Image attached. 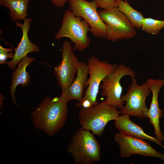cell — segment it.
<instances>
[{
	"label": "cell",
	"instance_id": "16",
	"mask_svg": "<svg viewBox=\"0 0 164 164\" xmlns=\"http://www.w3.org/2000/svg\"><path fill=\"white\" fill-rule=\"evenodd\" d=\"M35 60L33 57L26 56L18 63L17 67L12 73L11 83L10 87V96L13 102L18 105L16 101L15 92L17 86L20 84L21 87L27 86L30 83L29 73L26 68Z\"/></svg>",
	"mask_w": 164,
	"mask_h": 164
},
{
	"label": "cell",
	"instance_id": "19",
	"mask_svg": "<svg viewBox=\"0 0 164 164\" xmlns=\"http://www.w3.org/2000/svg\"><path fill=\"white\" fill-rule=\"evenodd\" d=\"M164 28V20H160L151 18H144L142 21L141 29L148 33L157 35Z\"/></svg>",
	"mask_w": 164,
	"mask_h": 164
},
{
	"label": "cell",
	"instance_id": "6",
	"mask_svg": "<svg viewBox=\"0 0 164 164\" xmlns=\"http://www.w3.org/2000/svg\"><path fill=\"white\" fill-rule=\"evenodd\" d=\"M101 19L106 26V39L116 42L128 39L136 35V28L118 7L98 11Z\"/></svg>",
	"mask_w": 164,
	"mask_h": 164
},
{
	"label": "cell",
	"instance_id": "18",
	"mask_svg": "<svg viewBox=\"0 0 164 164\" xmlns=\"http://www.w3.org/2000/svg\"><path fill=\"white\" fill-rule=\"evenodd\" d=\"M118 8L136 29H141L142 22L144 18L142 13L133 8L127 1L120 0Z\"/></svg>",
	"mask_w": 164,
	"mask_h": 164
},
{
	"label": "cell",
	"instance_id": "21",
	"mask_svg": "<svg viewBox=\"0 0 164 164\" xmlns=\"http://www.w3.org/2000/svg\"><path fill=\"white\" fill-rule=\"evenodd\" d=\"M11 48H7L0 45V64H7V60L8 58H12L14 53L12 52Z\"/></svg>",
	"mask_w": 164,
	"mask_h": 164
},
{
	"label": "cell",
	"instance_id": "1",
	"mask_svg": "<svg viewBox=\"0 0 164 164\" xmlns=\"http://www.w3.org/2000/svg\"><path fill=\"white\" fill-rule=\"evenodd\" d=\"M68 102L60 95L53 98L45 97L31 114L35 128L42 130L50 136L58 132L67 119Z\"/></svg>",
	"mask_w": 164,
	"mask_h": 164
},
{
	"label": "cell",
	"instance_id": "14",
	"mask_svg": "<svg viewBox=\"0 0 164 164\" xmlns=\"http://www.w3.org/2000/svg\"><path fill=\"white\" fill-rule=\"evenodd\" d=\"M88 74L87 64L79 62L75 80L67 88L62 91L60 96L68 102L72 100L80 101L84 96Z\"/></svg>",
	"mask_w": 164,
	"mask_h": 164
},
{
	"label": "cell",
	"instance_id": "5",
	"mask_svg": "<svg viewBox=\"0 0 164 164\" xmlns=\"http://www.w3.org/2000/svg\"><path fill=\"white\" fill-rule=\"evenodd\" d=\"M80 17L76 16L69 9L64 13L60 29L55 36L56 39L69 38L73 43L74 50L82 52L90 45L87 33L90 30L88 23Z\"/></svg>",
	"mask_w": 164,
	"mask_h": 164
},
{
	"label": "cell",
	"instance_id": "2",
	"mask_svg": "<svg viewBox=\"0 0 164 164\" xmlns=\"http://www.w3.org/2000/svg\"><path fill=\"white\" fill-rule=\"evenodd\" d=\"M94 134L82 127L72 135L67 151L75 164H92L101 158V146Z\"/></svg>",
	"mask_w": 164,
	"mask_h": 164
},
{
	"label": "cell",
	"instance_id": "22",
	"mask_svg": "<svg viewBox=\"0 0 164 164\" xmlns=\"http://www.w3.org/2000/svg\"><path fill=\"white\" fill-rule=\"evenodd\" d=\"M52 3L55 6L58 7H63L68 2L67 0H50Z\"/></svg>",
	"mask_w": 164,
	"mask_h": 164
},
{
	"label": "cell",
	"instance_id": "12",
	"mask_svg": "<svg viewBox=\"0 0 164 164\" xmlns=\"http://www.w3.org/2000/svg\"><path fill=\"white\" fill-rule=\"evenodd\" d=\"M152 93L151 102L148 112V118L154 129L156 138L161 143L164 137L160 130L159 119L163 116V111L159 108L158 95L161 88L164 86V79L149 78L146 80Z\"/></svg>",
	"mask_w": 164,
	"mask_h": 164
},
{
	"label": "cell",
	"instance_id": "23",
	"mask_svg": "<svg viewBox=\"0 0 164 164\" xmlns=\"http://www.w3.org/2000/svg\"><path fill=\"white\" fill-rule=\"evenodd\" d=\"M123 0L125 1H126L127 0Z\"/></svg>",
	"mask_w": 164,
	"mask_h": 164
},
{
	"label": "cell",
	"instance_id": "4",
	"mask_svg": "<svg viewBox=\"0 0 164 164\" xmlns=\"http://www.w3.org/2000/svg\"><path fill=\"white\" fill-rule=\"evenodd\" d=\"M119 114L118 109L104 101L91 108L80 107L78 121L82 128L100 136L108 122L115 121Z\"/></svg>",
	"mask_w": 164,
	"mask_h": 164
},
{
	"label": "cell",
	"instance_id": "24",
	"mask_svg": "<svg viewBox=\"0 0 164 164\" xmlns=\"http://www.w3.org/2000/svg\"></svg>",
	"mask_w": 164,
	"mask_h": 164
},
{
	"label": "cell",
	"instance_id": "9",
	"mask_svg": "<svg viewBox=\"0 0 164 164\" xmlns=\"http://www.w3.org/2000/svg\"><path fill=\"white\" fill-rule=\"evenodd\" d=\"M69 9L76 16L85 20L95 37L106 39V26L100 17L95 2L86 0H67Z\"/></svg>",
	"mask_w": 164,
	"mask_h": 164
},
{
	"label": "cell",
	"instance_id": "10",
	"mask_svg": "<svg viewBox=\"0 0 164 164\" xmlns=\"http://www.w3.org/2000/svg\"><path fill=\"white\" fill-rule=\"evenodd\" d=\"M71 43L64 41L61 48V59L54 68V73L57 84L63 91L75 80L79 62L74 53Z\"/></svg>",
	"mask_w": 164,
	"mask_h": 164
},
{
	"label": "cell",
	"instance_id": "13",
	"mask_svg": "<svg viewBox=\"0 0 164 164\" xmlns=\"http://www.w3.org/2000/svg\"><path fill=\"white\" fill-rule=\"evenodd\" d=\"M32 19L26 18L24 19L23 23L16 21L15 25L16 27L20 28L22 32V36L18 46L15 49L13 57L9 62H8V66L12 70H14L16 66L29 53L39 52V47L32 43L29 39L28 33Z\"/></svg>",
	"mask_w": 164,
	"mask_h": 164
},
{
	"label": "cell",
	"instance_id": "17",
	"mask_svg": "<svg viewBox=\"0 0 164 164\" xmlns=\"http://www.w3.org/2000/svg\"><path fill=\"white\" fill-rule=\"evenodd\" d=\"M29 0H0L1 5L8 9L13 21L24 20L27 16Z\"/></svg>",
	"mask_w": 164,
	"mask_h": 164
},
{
	"label": "cell",
	"instance_id": "7",
	"mask_svg": "<svg viewBox=\"0 0 164 164\" xmlns=\"http://www.w3.org/2000/svg\"><path fill=\"white\" fill-rule=\"evenodd\" d=\"M131 78L132 82L127 92L121 97L126 104L119 111V114L141 119L148 118L149 109L146 105L145 101L151 90L146 81L138 85L135 77Z\"/></svg>",
	"mask_w": 164,
	"mask_h": 164
},
{
	"label": "cell",
	"instance_id": "3",
	"mask_svg": "<svg viewBox=\"0 0 164 164\" xmlns=\"http://www.w3.org/2000/svg\"><path fill=\"white\" fill-rule=\"evenodd\" d=\"M87 61L89 76L86 83L87 88L82 99L76 104L77 107L90 108L98 104L97 99L101 83L118 65L109 63L107 60H101L94 56Z\"/></svg>",
	"mask_w": 164,
	"mask_h": 164
},
{
	"label": "cell",
	"instance_id": "11",
	"mask_svg": "<svg viewBox=\"0 0 164 164\" xmlns=\"http://www.w3.org/2000/svg\"><path fill=\"white\" fill-rule=\"evenodd\" d=\"M114 140L119 146L120 155L122 158L137 154L164 160V154L154 149L143 139L119 132L115 135Z\"/></svg>",
	"mask_w": 164,
	"mask_h": 164
},
{
	"label": "cell",
	"instance_id": "8",
	"mask_svg": "<svg viewBox=\"0 0 164 164\" xmlns=\"http://www.w3.org/2000/svg\"><path fill=\"white\" fill-rule=\"evenodd\" d=\"M135 73L130 67L120 64L111 73L102 80L100 88L101 95L106 97L104 101L118 109L124 106L125 102L121 99L123 88L120 84L121 79L126 76L135 77Z\"/></svg>",
	"mask_w": 164,
	"mask_h": 164
},
{
	"label": "cell",
	"instance_id": "20",
	"mask_svg": "<svg viewBox=\"0 0 164 164\" xmlns=\"http://www.w3.org/2000/svg\"><path fill=\"white\" fill-rule=\"evenodd\" d=\"M96 3L98 8L108 10L118 7L120 0H92Z\"/></svg>",
	"mask_w": 164,
	"mask_h": 164
},
{
	"label": "cell",
	"instance_id": "15",
	"mask_svg": "<svg viewBox=\"0 0 164 164\" xmlns=\"http://www.w3.org/2000/svg\"><path fill=\"white\" fill-rule=\"evenodd\" d=\"M114 121V126L120 132L151 141L164 148V145L156 138L146 133L141 127L130 119L129 115L126 114L119 115Z\"/></svg>",
	"mask_w": 164,
	"mask_h": 164
}]
</instances>
